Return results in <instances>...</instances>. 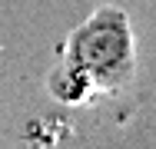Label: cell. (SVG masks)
Here are the masks:
<instances>
[{
	"mask_svg": "<svg viewBox=\"0 0 156 149\" xmlns=\"http://www.w3.org/2000/svg\"><path fill=\"white\" fill-rule=\"evenodd\" d=\"M87 86L120 89L133 76V33L120 7H100L70 33L66 63Z\"/></svg>",
	"mask_w": 156,
	"mask_h": 149,
	"instance_id": "6da1fadb",
	"label": "cell"
}]
</instances>
